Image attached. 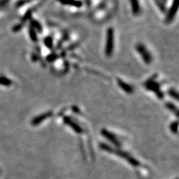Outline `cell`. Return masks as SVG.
<instances>
[{"instance_id":"6da1fadb","label":"cell","mask_w":179,"mask_h":179,"mask_svg":"<svg viewBox=\"0 0 179 179\" xmlns=\"http://www.w3.org/2000/svg\"><path fill=\"white\" fill-rule=\"evenodd\" d=\"M114 50V30L112 28L108 29L106 32V42L105 53L107 57H111Z\"/></svg>"},{"instance_id":"7a4b0ae2","label":"cell","mask_w":179,"mask_h":179,"mask_svg":"<svg viewBox=\"0 0 179 179\" xmlns=\"http://www.w3.org/2000/svg\"><path fill=\"white\" fill-rule=\"evenodd\" d=\"M136 51L139 53V55H140V57L142 58L143 61H144L145 64H150L152 62V55L151 54V52H149L147 49V48L146 47V46L142 44H138L136 45L135 46Z\"/></svg>"},{"instance_id":"3957f363","label":"cell","mask_w":179,"mask_h":179,"mask_svg":"<svg viewBox=\"0 0 179 179\" xmlns=\"http://www.w3.org/2000/svg\"><path fill=\"white\" fill-rule=\"evenodd\" d=\"M112 154H115V155H117V156L126 160V161H127L128 163H130L132 166H134V167H137V166H139L140 165V161H139L138 160L134 158V157H132V155H130L129 153H127V152H123V151L120 150V149H114Z\"/></svg>"},{"instance_id":"277c9868","label":"cell","mask_w":179,"mask_h":179,"mask_svg":"<svg viewBox=\"0 0 179 179\" xmlns=\"http://www.w3.org/2000/svg\"><path fill=\"white\" fill-rule=\"evenodd\" d=\"M145 86H146V89H148L149 90L155 92L159 99H163L164 96H163V92H161V90H160V84L154 80L153 77H152L150 79H149L145 83Z\"/></svg>"},{"instance_id":"5b68a950","label":"cell","mask_w":179,"mask_h":179,"mask_svg":"<svg viewBox=\"0 0 179 179\" xmlns=\"http://www.w3.org/2000/svg\"><path fill=\"white\" fill-rule=\"evenodd\" d=\"M178 0H173L170 8L169 9L167 14H166V18H165V23L169 24V23H170L172 20H173L174 17H175V14H176L177 11H178Z\"/></svg>"},{"instance_id":"8992f818","label":"cell","mask_w":179,"mask_h":179,"mask_svg":"<svg viewBox=\"0 0 179 179\" xmlns=\"http://www.w3.org/2000/svg\"><path fill=\"white\" fill-rule=\"evenodd\" d=\"M101 134L103 137H105L107 140H108L111 143L114 145V146H116L117 147H120V146H121L120 140L117 139V137H116L114 134L111 133V132H109L108 130H107V129H102Z\"/></svg>"},{"instance_id":"52a82bcc","label":"cell","mask_w":179,"mask_h":179,"mask_svg":"<svg viewBox=\"0 0 179 179\" xmlns=\"http://www.w3.org/2000/svg\"><path fill=\"white\" fill-rule=\"evenodd\" d=\"M64 123L66 125H67L69 127H70L75 133L77 134H81L83 132V129H81V126L78 124H77L75 122H74L70 117H64Z\"/></svg>"},{"instance_id":"ba28073f","label":"cell","mask_w":179,"mask_h":179,"mask_svg":"<svg viewBox=\"0 0 179 179\" xmlns=\"http://www.w3.org/2000/svg\"><path fill=\"white\" fill-rule=\"evenodd\" d=\"M52 115H53V113L52 111H47L44 113V114H40V115L37 116L35 118H33V120H32V124L34 126H38V125L41 124V123L45 121L46 119H49L51 117H52Z\"/></svg>"},{"instance_id":"9c48e42d","label":"cell","mask_w":179,"mask_h":179,"mask_svg":"<svg viewBox=\"0 0 179 179\" xmlns=\"http://www.w3.org/2000/svg\"><path fill=\"white\" fill-rule=\"evenodd\" d=\"M117 84H118L119 87L123 90L124 92H126V93L131 94V93H134L133 87L131 85H129L128 83L123 81L122 79L118 78V79H117Z\"/></svg>"},{"instance_id":"30bf717a","label":"cell","mask_w":179,"mask_h":179,"mask_svg":"<svg viewBox=\"0 0 179 179\" xmlns=\"http://www.w3.org/2000/svg\"><path fill=\"white\" fill-rule=\"evenodd\" d=\"M132 5V14L134 16H137L140 13V5L138 0H129Z\"/></svg>"},{"instance_id":"8fae6325","label":"cell","mask_w":179,"mask_h":179,"mask_svg":"<svg viewBox=\"0 0 179 179\" xmlns=\"http://www.w3.org/2000/svg\"><path fill=\"white\" fill-rule=\"evenodd\" d=\"M61 2V3L65 5H72L75 6V7L80 8L82 5V3L80 1H77V0H58Z\"/></svg>"},{"instance_id":"7c38bea8","label":"cell","mask_w":179,"mask_h":179,"mask_svg":"<svg viewBox=\"0 0 179 179\" xmlns=\"http://www.w3.org/2000/svg\"><path fill=\"white\" fill-rule=\"evenodd\" d=\"M157 8L160 9L162 13H165L166 11V0H155Z\"/></svg>"},{"instance_id":"4fadbf2b","label":"cell","mask_w":179,"mask_h":179,"mask_svg":"<svg viewBox=\"0 0 179 179\" xmlns=\"http://www.w3.org/2000/svg\"><path fill=\"white\" fill-rule=\"evenodd\" d=\"M31 26L35 29V31H38V32L41 33L43 32V28L41 24L38 21L35 20H32V22H31Z\"/></svg>"},{"instance_id":"5bb4252c","label":"cell","mask_w":179,"mask_h":179,"mask_svg":"<svg viewBox=\"0 0 179 179\" xmlns=\"http://www.w3.org/2000/svg\"><path fill=\"white\" fill-rule=\"evenodd\" d=\"M165 105H166V108H168L169 111H172V113H173L174 114H175V116H176L177 117H178V108H177V107L175 105L173 104V103H172V102H166Z\"/></svg>"},{"instance_id":"9a60e30c","label":"cell","mask_w":179,"mask_h":179,"mask_svg":"<svg viewBox=\"0 0 179 179\" xmlns=\"http://www.w3.org/2000/svg\"><path fill=\"white\" fill-rule=\"evenodd\" d=\"M29 36H30L31 40H32L33 42H38V35H37V32L32 27V26L29 27Z\"/></svg>"},{"instance_id":"2e32d148","label":"cell","mask_w":179,"mask_h":179,"mask_svg":"<svg viewBox=\"0 0 179 179\" xmlns=\"http://www.w3.org/2000/svg\"><path fill=\"white\" fill-rule=\"evenodd\" d=\"M44 44L48 49H52L53 47V39L52 37H46L44 39Z\"/></svg>"},{"instance_id":"e0dca14e","label":"cell","mask_w":179,"mask_h":179,"mask_svg":"<svg viewBox=\"0 0 179 179\" xmlns=\"http://www.w3.org/2000/svg\"><path fill=\"white\" fill-rule=\"evenodd\" d=\"M169 129H170V131L172 132V133H173V134L178 133V121L172 122V123L170 124Z\"/></svg>"},{"instance_id":"ac0fdd59","label":"cell","mask_w":179,"mask_h":179,"mask_svg":"<svg viewBox=\"0 0 179 179\" xmlns=\"http://www.w3.org/2000/svg\"><path fill=\"white\" fill-rule=\"evenodd\" d=\"M0 84L4 86H10L11 84V81L4 76L0 77Z\"/></svg>"},{"instance_id":"d6986e66","label":"cell","mask_w":179,"mask_h":179,"mask_svg":"<svg viewBox=\"0 0 179 179\" xmlns=\"http://www.w3.org/2000/svg\"><path fill=\"white\" fill-rule=\"evenodd\" d=\"M168 93H169V95L172 98H173L174 99L176 100V101H178V93L175 90L170 89L169 91H168Z\"/></svg>"},{"instance_id":"ffe728a7","label":"cell","mask_w":179,"mask_h":179,"mask_svg":"<svg viewBox=\"0 0 179 179\" xmlns=\"http://www.w3.org/2000/svg\"><path fill=\"white\" fill-rule=\"evenodd\" d=\"M31 15H32V11H29L27 12V13L25 14V16L23 17V22H26L27 20H29L31 17Z\"/></svg>"},{"instance_id":"44dd1931","label":"cell","mask_w":179,"mask_h":179,"mask_svg":"<svg viewBox=\"0 0 179 179\" xmlns=\"http://www.w3.org/2000/svg\"><path fill=\"white\" fill-rule=\"evenodd\" d=\"M57 58V55H55V54H52V55H49V56L46 58V59H47L48 61H49V62H52V61H55V59H56Z\"/></svg>"},{"instance_id":"7402d4cb","label":"cell","mask_w":179,"mask_h":179,"mask_svg":"<svg viewBox=\"0 0 179 179\" xmlns=\"http://www.w3.org/2000/svg\"><path fill=\"white\" fill-rule=\"evenodd\" d=\"M21 28H22V26H21V25H17V26H14V32H18V31L20 30Z\"/></svg>"},{"instance_id":"603a6c76","label":"cell","mask_w":179,"mask_h":179,"mask_svg":"<svg viewBox=\"0 0 179 179\" xmlns=\"http://www.w3.org/2000/svg\"><path fill=\"white\" fill-rule=\"evenodd\" d=\"M175 179H178V178H175Z\"/></svg>"}]
</instances>
